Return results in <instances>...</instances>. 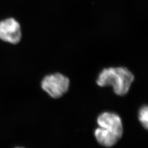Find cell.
<instances>
[{"mask_svg":"<svg viewBox=\"0 0 148 148\" xmlns=\"http://www.w3.org/2000/svg\"><path fill=\"white\" fill-rule=\"evenodd\" d=\"M134 79L133 74L126 68L110 67L101 71L97 84L101 87L111 86L117 95H124L129 91Z\"/></svg>","mask_w":148,"mask_h":148,"instance_id":"cell-2","label":"cell"},{"mask_svg":"<svg viewBox=\"0 0 148 148\" xmlns=\"http://www.w3.org/2000/svg\"><path fill=\"white\" fill-rule=\"evenodd\" d=\"M69 78L60 73L46 76L41 82L43 90L53 98H59L69 89Z\"/></svg>","mask_w":148,"mask_h":148,"instance_id":"cell-3","label":"cell"},{"mask_svg":"<svg viewBox=\"0 0 148 148\" xmlns=\"http://www.w3.org/2000/svg\"><path fill=\"white\" fill-rule=\"evenodd\" d=\"M99 128L95 135L98 142L106 147L114 145L121 139L123 134L121 119L116 114L104 112L98 117Z\"/></svg>","mask_w":148,"mask_h":148,"instance_id":"cell-1","label":"cell"},{"mask_svg":"<svg viewBox=\"0 0 148 148\" xmlns=\"http://www.w3.org/2000/svg\"><path fill=\"white\" fill-rule=\"evenodd\" d=\"M139 119L143 127L147 130L148 127V108L147 106H144L140 109Z\"/></svg>","mask_w":148,"mask_h":148,"instance_id":"cell-5","label":"cell"},{"mask_svg":"<svg viewBox=\"0 0 148 148\" xmlns=\"http://www.w3.org/2000/svg\"><path fill=\"white\" fill-rule=\"evenodd\" d=\"M0 38L6 42L16 44L21 38V27L13 18L0 21Z\"/></svg>","mask_w":148,"mask_h":148,"instance_id":"cell-4","label":"cell"}]
</instances>
